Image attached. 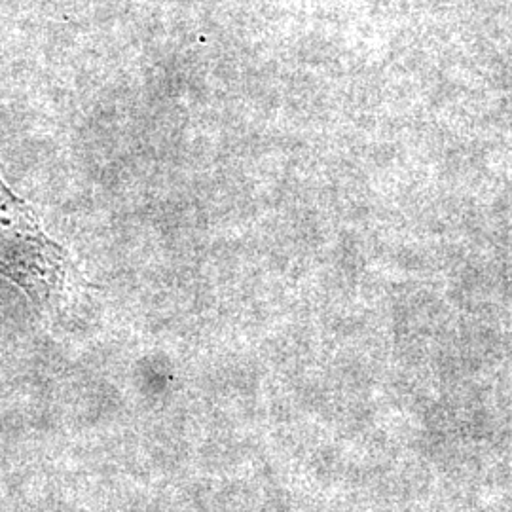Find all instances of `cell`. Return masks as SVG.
Instances as JSON below:
<instances>
[{
    "label": "cell",
    "mask_w": 512,
    "mask_h": 512,
    "mask_svg": "<svg viewBox=\"0 0 512 512\" xmlns=\"http://www.w3.org/2000/svg\"><path fill=\"white\" fill-rule=\"evenodd\" d=\"M71 258L48 238L29 203L0 179V275L35 304H50L65 289Z\"/></svg>",
    "instance_id": "1"
}]
</instances>
